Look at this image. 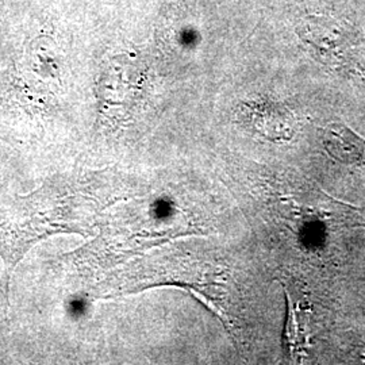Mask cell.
Segmentation results:
<instances>
[{"label": "cell", "mask_w": 365, "mask_h": 365, "mask_svg": "<svg viewBox=\"0 0 365 365\" xmlns=\"http://www.w3.org/2000/svg\"><path fill=\"white\" fill-rule=\"evenodd\" d=\"M84 203L78 179L54 178L38 191L19 196L9 207L0 209V257L6 267L7 291L14 268L36 242L86 227Z\"/></svg>", "instance_id": "1"}, {"label": "cell", "mask_w": 365, "mask_h": 365, "mask_svg": "<svg viewBox=\"0 0 365 365\" xmlns=\"http://www.w3.org/2000/svg\"><path fill=\"white\" fill-rule=\"evenodd\" d=\"M148 68L134 53H117L105 58L96 73L95 98L98 126L117 129L128 123L146 95Z\"/></svg>", "instance_id": "2"}, {"label": "cell", "mask_w": 365, "mask_h": 365, "mask_svg": "<svg viewBox=\"0 0 365 365\" xmlns=\"http://www.w3.org/2000/svg\"><path fill=\"white\" fill-rule=\"evenodd\" d=\"M329 156L345 165H365V138L344 123H330L322 133Z\"/></svg>", "instance_id": "3"}]
</instances>
